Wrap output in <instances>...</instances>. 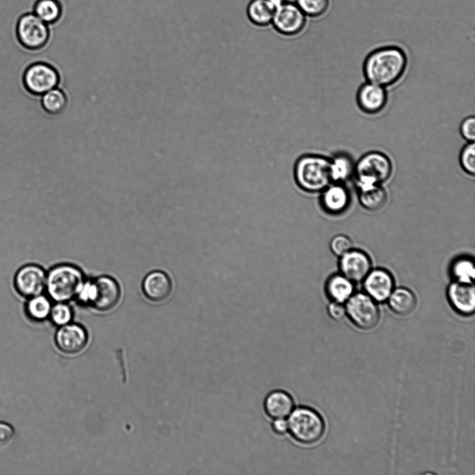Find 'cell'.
I'll list each match as a JSON object with an SVG mask.
<instances>
[{
	"mask_svg": "<svg viewBox=\"0 0 475 475\" xmlns=\"http://www.w3.org/2000/svg\"><path fill=\"white\" fill-rule=\"evenodd\" d=\"M47 271L40 265L27 264L21 266L13 278L14 288L26 299L43 293L45 290Z\"/></svg>",
	"mask_w": 475,
	"mask_h": 475,
	"instance_id": "cell-10",
	"label": "cell"
},
{
	"mask_svg": "<svg viewBox=\"0 0 475 475\" xmlns=\"http://www.w3.org/2000/svg\"><path fill=\"white\" fill-rule=\"evenodd\" d=\"M446 295L452 308L463 316L473 314L475 311V288L474 284L453 281L447 288Z\"/></svg>",
	"mask_w": 475,
	"mask_h": 475,
	"instance_id": "cell-16",
	"label": "cell"
},
{
	"mask_svg": "<svg viewBox=\"0 0 475 475\" xmlns=\"http://www.w3.org/2000/svg\"><path fill=\"white\" fill-rule=\"evenodd\" d=\"M15 31L20 45L31 51L43 48L50 38L49 25L33 12L26 13L18 18Z\"/></svg>",
	"mask_w": 475,
	"mask_h": 475,
	"instance_id": "cell-8",
	"label": "cell"
},
{
	"mask_svg": "<svg viewBox=\"0 0 475 475\" xmlns=\"http://www.w3.org/2000/svg\"><path fill=\"white\" fill-rule=\"evenodd\" d=\"M322 191L321 204L326 211L337 214L348 207L350 193L342 183L332 182Z\"/></svg>",
	"mask_w": 475,
	"mask_h": 475,
	"instance_id": "cell-19",
	"label": "cell"
},
{
	"mask_svg": "<svg viewBox=\"0 0 475 475\" xmlns=\"http://www.w3.org/2000/svg\"><path fill=\"white\" fill-rule=\"evenodd\" d=\"M357 189L360 203L365 209L378 211L387 202V191L382 184L360 186Z\"/></svg>",
	"mask_w": 475,
	"mask_h": 475,
	"instance_id": "cell-23",
	"label": "cell"
},
{
	"mask_svg": "<svg viewBox=\"0 0 475 475\" xmlns=\"http://www.w3.org/2000/svg\"><path fill=\"white\" fill-rule=\"evenodd\" d=\"M15 431L12 426L0 421V449H4L11 443Z\"/></svg>",
	"mask_w": 475,
	"mask_h": 475,
	"instance_id": "cell-34",
	"label": "cell"
},
{
	"mask_svg": "<svg viewBox=\"0 0 475 475\" xmlns=\"http://www.w3.org/2000/svg\"><path fill=\"white\" fill-rule=\"evenodd\" d=\"M142 291L147 299L154 303L163 302L172 291V282L164 271L155 270L148 273L141 284Z\"/></svg>",
	"mask_w": 475,
	"mask_h": 475,
	"instance_id": "cell-15",
	"label": "cell"
},
{
	"mask_svg": "<svg viewBox=\"0 0 475 475\" xmlns=\"http://www.w3.org/2000/svg\"><path fill=\"white\" fill-rule=\"evenodd\" d=\"M393 172V163L384 152L373 150L364 154L355 163L353 176L357 187L382 184Z\"/></svg>",
	"mask_w": 475,
	"mask_h": 475,
	"instance_id": "cell-6",
	"label": "cell"
},
{
	"mask_svg": "<svg viewBox=\"0 0 475 475\" xmlns=\"http://www.w3.org/2000/svg\"><path fill=\"white\" fill-rule=\"evenodd\" d=\"M276 8L269 0H250L246 6V16L258 27L271 24Z\"/></svg>",
	"mask_w": 475,
	"mask_h": 475,
	"instance_id": "cell-20",
	"label": "cell"
},
{
	"mask_svg": "<svg viewBox=\"0 0 475 475\" xmlns=\"http://www.w3.org/2000/svg\"><path fill=\"white\" fill-rule=\"evenodd\" d=\"M288 433L298 443L312 445L323 437L325 424L322 416L314 408L300 405L287 417Z\"/></svg>",
	"mask_w": 475,
	"mask_h": 475,
	"instance_id": "cell-5",
	"label": "cell"
},
{
	"mask_svg": "<svg viewBox=\"0 0 475 475\" xmlns=\"http://www.w3.org/2000/svg\"><path fill=\"white\" fill-rule=\"evenodd\" d=\"M88 335L85 329L76 323H67L60 327L56 334V343L61 351L76 354L86 346Z\"/></svg>",
	"mask_w": 475,
	"mask_h": 475,
	"instance_id": "cell-17",
	"label": "cell"
},
{
	"mask_svg": "<svg viewBox=\"0 0 475 475\" xmlns=\"http://www.w3.org/2000/svg\"><path fill=\"white\" fill-rule=\"evenodd\" d=\"M307 23V16L295 1H286L275 10L271 24L280 34L294 36L300 33Z\"/></svg>",
	"mask_w": 475,
	"mask_h": 475,
	"instance_id": "cell-11",
	"label": "cell"
},
{
	"mask_svg": "<svg viewBox=\"0 0 475 475\" xmlns=\"http://www.w3.org/2000/svg\"><path fill=\"white\" fill-rule=\"evenodd\" d=\"M294 176L303 189L322 191L332 183L330 158L319 154H304L295 163Z\"/></svg>",
	"mask_w": 475,
	"mask_h": 475,
	"instance_id": "cell-4",
	"label": "cell"
},
{
	"mask_svg": "<svg viewBox=\"0 0 475 475\" xmlns=\"http://www.w3.org/2000/svg\"><path fill=\"white\" fill-rule=\"evenodd\" d=\"M60 77L55 67L45 62H36L29 66L23 75L26 90L33 95L42 96L56 88Z\"/></svg>",
	"mask_w": 475,
	"mask_h": 475,
	"instance_id": "cell-9",
	"label": "cell"
},
{
	"mask_svg": "<svg viewBox=\"0 0 475 475\" xmlns=\"http://www.w3.org/2000/svg\"><path fill=\"white\" fill-rule=\"evenodd\" d=\"M53 301L45 293H41L26 299L24 312L27 317L36 322L49 318Z\"/></svg>",
	"mask_w": 475,
	"mask_h": 475,
	"instance_id": "cell-24",
	"label": "cell"
},
{
	"mask_svg": "<svg viewBox=\"0 0 475 475\" xmlns=\"http://www.w3.org/2000/svg\"><path fill=\"white\" fill-rule=\"evenodd\" d=\"M86 277L76 265L63 263L47 271L45 293L53 302L76 300Z\"/></svg>",
	"mask_w": 475,
	"mask_h": 475,
	"instance_id": "cell-2",
	"label": "cell"
},
{
	"mask_svg": "<svg viewBox=\"0 0 475 475\" xmlns=\"http://www.w3.org/2000/svg\"><path fill=\"white\" fill-rule=\"evenodd\" d=\"M122 296L120 285L114 277L102 275L86 280L77 298L80 303L99 312L113 310Z\"/></svg>",
	"mask_w": 475,
	"mask_h": 475,
	"instance_id": "cell-3",
	"label": "cell"
},
{
	"mask_svg": "<svg viewBox=\"0 0 475 475\" xmlns=\"http://www.w3.org/2000/svg\"><path fill=\"white\" fill-rule=\"evenodd\" d=\"M460 134L467 142H474L475 118L468 116L462 120L460 125Z\"/></svg>",
	"mask_w": 475,
	"mask_h": 475,
	"instance_id": "cell-33",
	"label": "cell"
},
{
	"mask_svg": "<svg viewBox=\"0 0 475 475\" xmlns=\"http://www.w3.org/2000/svg\"><path fill=\"white\" fill-rule=\"evenodd\" d=\"M387 302L394 313L399 316H407L414 310L417 298L410 289L398 287L394 289Z\"/></svg>",
	"mask_w": 475,
	"mask_h": 475,
	"instance_id": "cell-21",
	"label": "cell"
},
{
	"mask_svg": "<svg viewBox=\"0 0 475 475\" xmlns=\"http://www.w3.org/2000/svg\"><path fill=\"white\" fill-rule=\"evenodd\" d=\"M67 99L65 94L58 88H54L42 95L41 104L45 112L56 115L65 108Z\"/></svg>",
	"mask_w": 475,
	"mask_h": 475,
	"instance_id": "cell-28",
	"label": "cell"
},
{
	"mask_svg": "<svg viewBox=\"0 0 475 475\" xmlns=\"http://www.w3.org/2000/svg\"><path fill=\"white\" fill-rule=\"evenodd\" d=\"M271 427L275 435L280 436L287 434L289 430L287 419L284 418L273 419Z\"/></svg>",
	"mask_w": 475,
	"mask_h": 475,
	"instance_id": "cell-36",
	"label": "cell"
},
{
	"mask_svg": "<svg viewBox=\"0 0 475 475\" xmlns=\"http://www.w3.org/2000/svg\"><path fill=\"white\" fill-rule=\"evenodd\" d=\"M330 246L335 255L341 257L353 248V243L348 236L338 234L332 239Z\"/></svg>",
	"mask_w": 475,
	"mask_h": 475,
	"instance_id": "cell-32",
	"label": "cell"
},
{
	"mask_svg": "<svg viewBox=\"0 0 475 475\" xmlns=\"http://www.w3.org/2000/svg\"><path fill=\"white\" fill-rule=\"evenodd\" d=\"M450 273L453 281L474 284L475 267L472 259L463 257L456 259L451 264Z\"/></svg>",
	"mask_w": 475,
	"mask_h": 475,
	"instance_id": "cell-27",
	"label": "cell"
},
{
	"mask_svg": "<svg viewBox=\"0 0 475 475\" xmlns=\"http://www.w3.org/2000/svg\"><path fill=\"white\" fill-rule=\"evenodd\" d=\"M408 65L405 52L397 46H384L371 51L363 63L366 81L385 88L396 83L403 76Z\"/></svg>",
	"mask_w": 475,
	"mask_h": 475,
	"instance_id": "cell-1",
	"label": "cell"
},
{
	"mask_svg": "<svg viewBox=\"0 0 475 475\" xmlns=\"http://www.w3.org/2000/svg\"><path fill=\"white\" fill-rule=\"evenodd\" d=\"M73 312L69 303L53 302L49 318L51 322L62 326L70 322Z\"/></svg>",
	"mask_w": 475,
	"mask_h": 475,
	"instance_id": "cell-29",
	"label": "cell"
},
{
	"mask_svg": "<svg viewBox=\"0 0 475 475\" xmlns=\"http://www.w3.org/2000/svg\"><path fill=\"white\" fill-rule=\"evenodd\" d=\"M339 267L341 273L354 283L362 282L372 268L369 255L353 248L340 257Z\"/></svg>",
	"mask_w": 475,
	"mask_h": 475,
	"instance_id": "cell-14",
	"label": "cell"
},
{
	"mask_svg": "<svg viewBox=\"0 0 475 475\" xmlns=\"http://www.w3.org/2000/svg\"><path fill=\"white\" fill-rule=\"evenodd\" d=\"M362 282L364 293L376 303L386 302L394 289L392 275L384 268H371Z\"/></svg>",
	"mask_w": 475,
	"mask_h": 475,
	"instance_id": "cell-13",
	"label": "cell"
},
{
	"mask_svg": "<svg viewBox=\"0 0 475 475\" xmlns=\"http://www.w3.org/2000/svg\"><path fill=\"white\" fill-rule=\"evenodd\" d=\"M355 163L345 153H338L330 158V177L332 182L343 183L353 175Z\"/></svg>",
	"mask_w": 475,
	"mask_h": 475,
	"instance_id": "cell-25",
	"label": "cell"
},
{
	"mask_svg": "<svg viewBox=\"0 0 475 475\" xmlns=\"http://www.w3.org/2000/svg\"><path fill=\"white\" fill-rule=\"evenodd\" d=\"M459 163L462 169L469 175H474L475 173V143L474 142H467L462 150L459 155Z\"/></svg>",
	"mask_w": 475,
	"mask_h": 475,
	"instance_id": "cell-31",
	"label": "cell"
},
{
	"mask_svg": "<svg viewBox=\"0 0 475 475\" xmlns=\"http://www.w3.org/2000/svg\"><path fill=\"white\" fill-rule=\"evenodd\" d=\"M345 306L349 320L360 330H371L379 323L380 313L378 303L364 292L354 293Z\"/></svg>",
	"mask_w": 475,
	"mask_h": 475,
	"instance_id": "cell-7",
	"label": "cell"
},
{
	"mask_svg": "<svg viewBox=\"0 0 475 475\" xmlns=\"http://www.w3.org/2000/svg\"><path fill=\"white\" fill-rule=\"evenodd\" d=\"M295 3L307 17H317L328 10L330 0H296Z\"/></svg>",
	"mask_w": 475,
	"mask_h": 475,
	"instance_id": "cell-30",
	"label": "cell"
},
{
	"mask_svg": "<svg viewBox=\"0 0 475 475\" xmlns=\"http://www.w3.org/2000/svg\"><path fill=\"white\" fill-rule=\"evenodd\" d=\"M263 408L266 414L272 419L287 418L295 408L293 396L283 389L270 392L264 398Z\"/></svg>",
	"mask_w": 475,
	"mask_h": 475,
	"instance_id": "cell-18",
	"label": "cell"
},
{
	"mask_svg": "<svg viewBox=\"0 0 475 475\" xmlns=\"http://www.w3.org/2000/svg\"><path fill=\"white\" fill-rule=\"evenodd\" d=\"M387 100V88L369 81L363 83L356 93L358 108L368 115L381 112L386 106Z\"/></svg>",
	"mask_w": 475,
	"mask_h": 475,
	"instance_id": "cell-12",
	"label": "cell"
},
{
	"mask_svg": "<svg viewBox=\"0 0 475 475\" xmlns=\"http://www.w3.org/2000/svg\"><path fill=\"white\" fill-rule=\"evenodd\" d=\"M328 312L332 319H341L346 315L345 303L332 300L328 306Z\"/></svg>",
	"mask_w": 475,
	"mask_h": 475,
	"instance_id": "cell-35",
	"label": "cell"
},
{
	"mask_svg": "<svg viewBox=\"0 0 475 475\" xmlns=\"http://www.w3.org/2000/svg\"><path fill=\"white\" fill-rule=\"evenodd\" d=\"M33 13L48 25L53 24L61 19L63 6L59 0H36Z\"/></svg>",
	"mask_w": 475,
	"mask_h": 475,
	"instance_id": "cell-26",
	"label": "cell"
},
{
	"mask_svg": "<svg viewBox=\"0 0 475 475\" xmlns=\"http://www.w3.org/2000/svg\"><path fill=\"white\" fill-rule=\"evenodd\" d=\"M325 290L332 301L345 303L354 293V282L340 274L332 275L327 281Z\"/></svg>",
	"mask_w": 475,
	"mask_h": 475,
	"instance_id": "cell-22",
	"label": "cell"
},
{
	"mask_svg": "<svg viewBox=\"0 0 475 475\" xmlns=\"http://www.w3.org/2000/svg\"><path fill=\"white\" fill-rule=\"evenodd\" d=\"M276 8H278L280 6H281L283 3H284L287 0H269Z\"/></svg>",
	"mask_w": 475,
	"mask_h": 475,
	"instance_id": "cell-37",
	"label": "cell"
}]
</instances>
